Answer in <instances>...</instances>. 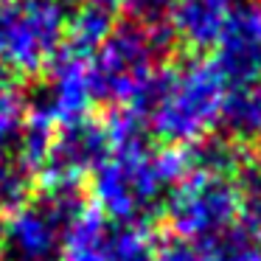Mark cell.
<instances>
[{
	"label": "cell",
	"mask_w": 261,
	"mask_h": 261,
	"mask_svg": "<svg viewBox=\"0 0 261 261\" xmlns=\"http://www.w3.org/2000/svg\"><path fill=\"white\" fill-rule=\"evenodd\" d=\"M154 261H216L211 244L169 236L154 244Z\"/></svg>",
	"instance_id": "12"
},
{
	"label": "cell",
	"mask_w": 261,
	"mask_h": 261,
	"mask_svg": "<svg viewBox=\"0 0 261 261\" xmlns=\"http://www.w3.org/2000/svg\"><path fill=\"white\" fill-rule=\"evenodd\" d=\"M233 0H171L169 29L177 51L186 57H208L216 48Z\"/></svg>",
	"instance_id": "7"
},
{
	"label": "cell",
	"mask_w": 261,
	"mask_h": 261,
	"mask_svg": "<svg viewBox=\"0 0 261 261\" xmlns=\"http://www.w3.org/2000/svg\"><path fill=\"white\" fill-rule=\"evenodd\" d=\"M85 6H93V9H101V12H107V14H121L124 12V6H126V0H82Z\"/></svg>",
	"instance_id": "13"
},
{
	"label": "cell",
	"mask_w": 261,
	"mask_h": 261,
	"mask_svg": "<svg viewBox=\"0 0 261 261\" xmlns=\"http://www.w3.org/2000/svg\"><path fill=\"white\" fill-rule=\"evenodd\" d=\"M68 25L65 0H0V73L14 82L48 73Z\"/></svg>",
	"instance_id": "3"
},
{
	"label": "cell",
	"mask_w": 261,
	"mask_h": 261,
	"mask_svg": "<svg viewBox=\"0 0 261 261\" xmlns=\"http://www.w3.org/2000/svg\"><path fill=\"white\" fill-rule=\"evenodd\" d=\"M219 124L225 126L230 141L255 146L261 138V82L227 87Z\"/></svg>",
	"instance_id": "8"
},
{
	"label": "cell",
	"mask_w": 261,
	"mask_h": 261,
	"mask_svg": "<svg viewBox=\"0 0 261 261\" xmlns=\"http://www.w3.org/2000/svg\"><path fill=\"white\" fill-rule=\"evenodd\" d=\"M37 188V177L17 154L0 158V214L6 216L31 199Z\"/></svg>",
	"instance_id": "11"
},
{
	"label": "cell",
	"mask_w": 261,
	"mask_h": 261,
	"mask_svg": "<svg viewBox=\"0 0 261 261\" xmlns=\"http://www.w3.org/2000/svg\"><path fill=\"white\" fill-rule=\"evenodd\" d=\"M163 180L154 166V149L143 141L126 143L110 152V158L90 177L93 205L115 225H149Z\"/></svg>",
	"instance_id": "4"
},
{
	"label": "cell",
	"mask_w": 261,
	"mask_h": 261,
	"mask_svg": "<svg viewBox=\"0 0 261 261\" xmlns=\"http://www.w3.org/2000/svg\"><path fill=\"white\" fill-rule=\"evenodd\" d=\"M169 25H143L132 17L115 20L107 40L90 57L93 101L104 107H138L154 73L177 57Z\"/></svg>",
	"instance_id": "2"
},
{
	"label": "cell",
	"mask_w": 261,
	"mask_h": 261,
	"mask_svg": "<svg viewBox=\"0 0 261 261\" xmlns=\"http://www.w3.org/2000/svg\"><path fill=\"white\" fill-rule=\"evenodd\" d=\"M110 158V141L101 115H87L54 132L42 169L37 174L40 188H85L96 169Z\"/></svg>",
	"instance_id": "6"
},
{
	"label": "cell",
	"mask_w": 261,
	"mask_h": 261,
	"mask_svg": "<svg viewBox=\"0 0 261 261\" xmlns=\"http://www.w3.org/2000/svg\"><path fill=\"white\" fill-rule=\"evenodd\" d=\"M225 82L211 57L177 54L154 73L138 113L146 121V132L169 146H191L214 132L222 118Z\"/></svg>",
	"instance_id": "1"
},
{
	"label": "cell",
	"mask_w": 261,
	"mask_h": 261,
	"mask_svg": "<svg viewBox=\"0 0 261 261\" xmlns=\"http://www.w3.org/2000/svg\"><path fill=\"white\" fill-rule=\"evenodd\" d=\"M171 236L211 244L239 222V199L233 177L194 169L171 188L166 202Z\"/></svg>",
	"instance_id": "5"
},
{
	"label": "cell",
	"mask_w": 261,
	"mask_h": 261,
	"mask_svg": "<svg viewBox=\"0 0 261 261\" xmlns=\"http://www.w3.org/2000/svg\"><path fill=\"white\" fill-rule=\"evenodd\" d=\"M239 199V225L261 236V149L244 146V154L233 171Z\"/></svg>",
	"instance_id": "9"
},
{
	"label": "cell",
	"mask_w": 261,
	"mask_h": 261,
	"mask_svg": "<svg viewBox=\"0 0 261 261\" xmlns=\"http://www.w3.org/2000/svg\"><path fill=\"white\" fill-rule=\"evenodd\" d=\"M25 113H29V101L20 90V82L0 73V158L3 154H17L14 146H20Z\"/></svg>",
	"instance_id": "10"
}]
</instances>
